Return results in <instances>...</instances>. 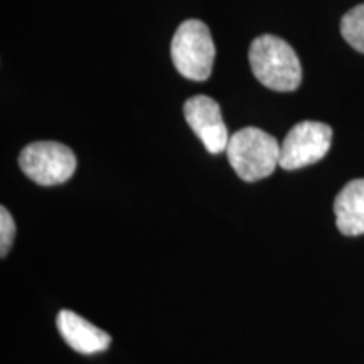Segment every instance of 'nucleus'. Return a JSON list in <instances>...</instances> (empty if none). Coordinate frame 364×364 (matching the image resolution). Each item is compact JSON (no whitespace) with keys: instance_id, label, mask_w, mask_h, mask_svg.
<instances>
[{"instance_id":"obj_3","label":"nucleus","mask_w":364,"mask_h":364,"mask_svg":"<svg viewBox=\"0 0 364 364\" xmlns=\"http://www.w3.org/2000/svg\"><path fill=\"white\" fill-rule=\"evenodd\" d=\"M215 43L208 26L189 19L177 27L171 44V56L176 70L191 81H206L213 73Z\"/></svg>"},{"instance_id":"obj_5","label":"nucleus","mask_w":364,"mask_h":364,"mask_svg":"<svg viewBox=\"0 0 364 364\" xmlns=\"http://www.w3.org/2000/svg\"><path fill=\"white\" fill-rule=\"evenodd\" d=\"M332 144V129L321 122L306 120L294 125L280 145V167L297 171L322 161Z\"/></svg>"},{"instance_id":"obj_1","label":"nucleus","mask_w":364,"mask_h":364,"mask_svg":"<svg viewBox=\"0 0 364 364\" xmlns=\"http://www.w3.org/2000/svg\"><path fill=\"white\" fill-rule=\"evenodd\" d=\"M255 78L273 91H295L302 83V66L292 46L277 36H260L250 46Z\"/></svg>"},{"instance_id":"obj_10","label":"nucleus","mask_w":364,"mask_h":364,"mask_svg":"<svg viewBox=\"0 0 364 364\" xmlns=\"http://www.w3.org/2000/svg\"><path fill=\"white\" fill-rule=\"evenodd\" d=\"M16 238V223H14L11 213L6 206L0 208V255L2 258L7 257Z\"/></svg>"},{"instance_id":"obj_9","label":"nucleus","mask_w":364,"mask_h":364,"mask_svg":"<svg viewBox=\"0 0 364 364\" xmlns=\"http://www.w3.org/2000/svg\"><path fill=\"white\" fill-rule=\"evenodd\" d=\"M341 34L351 48L364 54V4L344 14L341 21Z\"/></svg>"},{"instance_id":"obj_4","label":"nucleus","mask_w":364,"mask_h":364,"mask_svg":"<svg viewBox=\"0 0 364 364\" xmlns=\"http://www.w3.org/2000/svg\"><path fill=\"white\" fill-rule=\"evenodd\" d=\"M19 166L36 184L51 188L71 179L76 171V157L65 144L34 142L22 149Z\"/></svg>"},{"instance_id":"obj_2","label":"nucleus","mask_w":364,"mask_h":364,"mask_svg":"<svg viewBox=\"0 0 364 364\" xmlns=\"http://www.w3.org/2000/svg\"><path fill=\"white\" fill-rule=\"evenodd\" d=\"M226 156L236 174L247 182L262 181L280 166V145L257 127H247L230 136Z\"/></svg>"},{"instance_id":"obj_6","label":"nucleus","mask_w":364,"mask_h":364,"mask_svg":"<svg viewBox=\"0 0 364 364\" xmlns=\"http://www.w3.org/2000/svg\"><path fill=\"white\" fill-rule=\"evenodd\" d=\"M184 117L209 154L226 152L231 135L228 134L216 100L206 97V95L189 98L184 103Z\"/></svg>"},{"instance_id":"obj_7","label":"nucleus","mask_w":364,"mask_h":364,"mask_svg":"<svg viewBox=\"0 0 364 364\" xmlns=\"http://www.w3.org/2000/svg\"><path fill=\"white\" fill-rule=\"evenodd\" d=\"M56 324L61 338L76 353H102L112 344L110 334L98 329V327H95L91 322L86 321V318L73 311H68V309L58 314Z\"/></svg>"},{"instance_id":"obj_8","label":"nucleus","mask_w":364,"mask_h":364,"mask_svg":"<svg viewBox=\"0 0 364 364\" xmlns=\"http://www.w3.org/2000/svg\"><path fill=\"white\" fill-rule=\"evenodd\" d=\"M336 225L346 236L364 235V179L346 184L334 201Z\"/></svg>"}]
</instances>
